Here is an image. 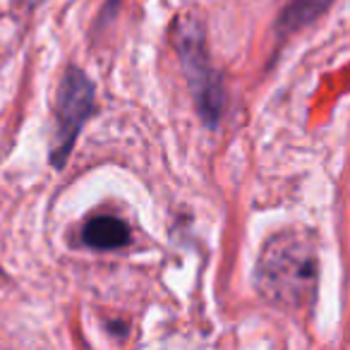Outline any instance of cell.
<instances>
[{"mask_svg":"<svg viewBox=\"0 0 350 350\" xmlns=\"http://www.w3.org/2000/svg\"><path fill=\"white\" fill-rule=\"evenodd\" d=\"M319 281V252L305 230H281L257 262V288L267 302L283 310H300L314 300Z\"/></svg>","mask_w":350,"mask_h":350,"instance_id":"1","label":"cell"},{"mask_svg":"<svg viewBox=\"0 0 350 350\" xmlns=\"http://www.w3.org/2000/svg\"><path fill=\"white\" fill-rule=\"evenodd\" d=\"M82 240L94 250H118L130 243V226L116 216H94L84 226Z\"/></svg>","mask_w":350,"mask_h":350,"instance_id":"4","label":"cell"},{"mask_svg":"<svg viewBox=\"0 0 350 350\" xmlns=\"http://www.w3.org/2000/svg\"><path fill=\"white\" fill-rule=\"evenodd\" d=\"M331 0H293L288 10L281 17V31H293L305 27L307 22L314 20L319 12H324L329 8Z\"/></svg>","mask_w":350,"mask_h":350,"instance_id":"5","label":"cell"},{"mask_svg":"<svg viewBox=\"0 0 350 350\" xmlns=\"http://www.w3.org/2000/svg\"><path fill=\"white\" fill-rule=\"evenodd\" d=\"M173 44L178 55H180L183 65H185L187 79H190L192 94H195V101L202 118L209 125H216V120L221 116V108H224V92H221L219 77H216V72L209 65L204 29H202L200 20H195V17H180V20L175 22Z\"/></svg>","mask_w":350,"mask_h":350,"instance_id":"2","label":"cell"},{"mask_svg":"<svg viewBox=\"0 0 350 350\" xmlns=\"http://www.w3.org/2000/svg\"><path fill=\"white\" fill-rule=\"evenodd\" d=\"M58 132H55V149L53 163L63 165L82 130L84 120L94 111V87L87 79V75L77 68H70L63 77L58 92Z\"/></svg>","mask_w":350,"mask_h":350,"instance_id":"3","label":"cell"},{"mask_svg":"<svg viewBox=\"0 0 350 350\" xmlns=\"http://www.w3.org/2000/svg\"><path fill=\"white\" fill-rule=\"evenodd\" d=\"M27 3H29V5H34V3H41V0H27Z\"/></svg>","mask_w":350,"mask_h":350,"instance_id":"6","label":"cell"}]
</instances>
